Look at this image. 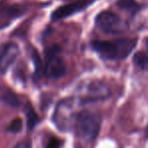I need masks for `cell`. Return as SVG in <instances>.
<instances>
[{"instance_id":"3957f363","label":"cell","mask_w":148,"mask_h":148,"mask_svg":"<svg viewBox=\"0 0 148 148\" xmlns=\"http://www.w3.org/2000/svg\"><path fill=\"white\" fill-rule=\"evenodd\" d=\"M43 71L47 78L58 80L64 77L66 73V66L64 59L60 56V51L58 47H51L49 49L45 56V64Z\"/></svg>"},{"instance_id":"9a60e30c","label":"cell","mask_w":148,"mask_h":148,"mask_svg":"<svg viewBox=\"0 0 148 148\" xmlns=\"http://www.w3.org/2000/svg\"><path fill=\"white\" fill-rule=\"evenodd\" d=\"M60 145H62V142H60V139L51 138L49 142L47 143V148H60Z\"/></svg>"},{"instance_id":"8992f818","label":"cell","mask_w":148,"mask_h":148,"mask_svg":"<svg viewBox=\"0 0 148 148\" xmlns=\"http://www.w3.org/2000/svg\"><path fill=\"white\" fill-rule=\"evenodd\" d=\"M77 114L73 111V101L71 99L64 100L60 103L56 111L55 119L57 125L62 130H70L75 126Z\"/></svg>"},{"instance_id":"8fae6325","label":"cell","mask_w":148,"mask_h":148,"mask_svg":"<svg viewBox=\"0 0 148 148\" xmlns=\"http://www.w3.org/2000/svg\"><path fill=\"white\" fill-rule=\"evenodd\" d=\"M26 117H27V125L29 129H33L35 127V125L37 124V122L39 121V118L37 116V114L35 113V111L33 110V108L28 104L26 106Z\"/></svg>"},{"instance_id":"ac0fdd59","label":"cell","mask_w":148,"mask_h":148,"mask_svg":"<svg viewBox=\"0 0 148 148\" xmlns=\"http://www.w3.org/2000/svg\"><path fill=\"white\" fill-rule=\"evenodd\" d=\"M146 136L148 137V126H147V128H146Z\"/></svg>"},{"instance_id":"2e32d148","label":"cell","mask_w":148,"mask_h":148,"mask_svg":"<svg viewBox=\"0 0 148 148\" xmlns=\"http://www.w3.org/2000/svg\"><path fill=\"white\" fill-rule=\"evenodd\" d=\"M14 148H30V144L28 142H25V141H21Z\"/></svg>"},{"instance_id":"7c38bea8","label":"cell","mask_w":148,"mask_h":148,"mask_svg":"<svg viewBox=\"0 0 148 148\" xmlns=\"http://www.w3.org/2000/svg\"><path fill=\"white\" fill-rule=\"evenodd\" d=\"M2 100H3L7 105L11 106V107L16 108L19 106V99H18V97L13 92H10V91L6 92L3 95V97H2Z\"/></svg>"},{"instance_id":"5b68a950","label":"cell","mask_w":148,"mask_h":148,"mask_svg":"<svg viewBox=\"0 0 148 148\" xmlns=\"http://www.w3.org/2000/svg\"><path fill=\"white\" fill-rule=\"evenodd\" d=\"M111 96L109 87L100 81H92L84 86L80 97L81 104L104 101Z\"/></svg>"},{"instance_id":"30bf717a","label":"cell","mask_w":148,"mask_h":148,"mask_svg":"<svg viewBox=\"0 0 148 148\" xmlns=\"http://www.w3.org/2000/svg\"><path fill=\"white\" fill-rule=\"evenodd\" d=\"M134 64L144 72H148V53L144 51H138L133 58Z\"/></svg>"},{"instance_id":"52a82bcc","label":"cell","mask_w":148,"mask_h":148,"mask_svg":"<svg viewBox=\"0 0 148 148\" xmlns=\"http://www.w3.org/2000/svg\"><path fill=\"white\" fill-rule=\"evenodd\" d=\"M93 2H95V0H77L75 2L64 4L62 6H60L59 8H57L53 12L51 18L55 20L66 18L69 16L73 15V14H76L78 12L84 10L89 5H91Z\"/></svg>"},{"instance_id":"9c48e42d","label":"cell","mask_w":148,"mask_h":148,"mask_svg":"<svg viewBox=\"0 0 148 148\" xmlns=\"http://www.w3.org/2000/svg\"><path fill=\"white\" fill-rule=\"evenodd\" d=\"M117 5L121 9L126 10V11L130 12L131 14H135L140 9V6L138 3L135 2V0H118Z\"/></svg>"},{"instance_id":"ba28073f","label":"cell","mask_w":148,"mask_h":148,"mask_svg":"<svg viewBox=\"0 0 148 148\" xmlns=\"http://www.w3.org/2000/svg\"><path fill=\"white\" fill-rule=\"evenodd\" d=\"M18 55V47L14 42H8L0 51V73L4 74L13 64Z\"/></svg>"},{"instance_id":"4fadbf2b","label":"cell","mask_w":148,"mask_h":148,"mask_svg":"<svg viewBox=\"0 0 148 148\" xmlns=\"http://www.w3.org/2000/svg\"><path fill=\"white\" fill-rule=\"evenodd\" d=\"M23 127V121L20 118H15L8 126V130L12 133H18Z\"/></svg>"},{"instance_id":"5bb4252c","label":"cell","mask_w":148,"mask_h":148,"mask_svg":"<svg viewBox=\"0 0 148 148\" xmlns=\"http://www.w3.org/2000/svg\"><path fill=\"white\" fill-rule=\"evenodd\" d=\"M32 60L35 64V75L37 76V75L40 74L41 71L43 70V66H42V62H41L38 53L35 51H33V53H32Z\"/></svg>"},{"instance_id":"7a4b0ae2","label":"cell","mask_w":148,"mask_h":148,"mask_svg":"<svg viewBox=\"0 0 148 148\" xmlns=\"http://www.w3.org/2000/svg\"><path fill=\"white\" fill-rule=\"evenodd\" d=\"M79 136L84 140L91 142L95 140L101 128V117L98 113L82 111L77 114L75 126Z\"/></svg>"},{"instance_id":"e0dca14e","label":"cell","mask_w":148,"mask_h":148,"mask_svg":"<svg viewBox=\"0 0 148 148\" xmlns=\"http://www.w3.org/2000/svg\"><path fill=\"white\" fill-rule=\"evenodd\" d=\"M146 47H147V51H148V38L146 39Z\"/></svg>"},{"instance_id":"6da1fadb","label":"cell","mask_w":148,"mask_h":148,"mask_svg":"<svg viewBox=\"0 0 148 148\" xmlns=\"http://www.w3.org/2000/svg\"><path fill=\"white\" fill-rule=\"evenodd\" d=\"M137 40L134 38H119L115 40H93V49L104 60H121L132 53L136 47Z\"/></svg>"},{"instance_id":"277c9868","label":"cell","mask_w":148,"mask_h":148,"mask_svg":"<svg viewBox=\"0 0 148 148\" xmlns=\"http://www.w3.org/2000/svg\"><path fill=\"white\" fill-rule=\"evenodd\" d=\"M96 26L101 31L110 34L122 33L128 28L127 22L112 11H103L96 17Z\"/></svg>"}]
</instances>
